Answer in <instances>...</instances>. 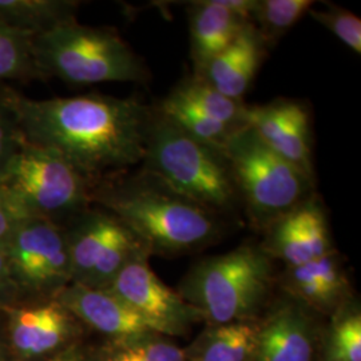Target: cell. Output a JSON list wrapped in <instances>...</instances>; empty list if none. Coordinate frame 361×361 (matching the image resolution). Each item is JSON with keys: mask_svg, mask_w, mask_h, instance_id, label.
<instances>
[{"mask_svg": "<svg viewBox=\"0 0 361 361\" xmlns=\"http://www.w3.org/2000/svg\"><path fill=\"white\" fill-rule=\"evenodd\" d=\"M0 94L23 138L65 158L91 189L142 164L154 110L137 98L31 99L8 85H0Z\"/></svg>", "mask_w": 361, "mask_h": 361, "instance_id": "6da1fadb", "label": "cell"}, {"mask_svg": "<svg viewBox=\"0 0 361 361\" xmlns=\"http://www.w3.org/2000/svg\"><path fill=\"white\" fill-rule=\"evenodd\" d=\"M91 202L121 219L150 255H188L214 244L224 233L219 216L176 193L143 169L97 185Z\"/></svg>", "mask_w": 361, "mask_h": 361, "instance_id": "7a4b0ae2", "label": "cell"}, {"mask_svg": "<svg viewBox=\"0 0 361 361\" xmlns=\"http://www.w3.org/2000/svg\"><path fill=\"white\" fill-rule=\"evenodd\" d=\"M274 265L259 244L197 261L178 284L180 295L207 324L257 320L271 300Z\"/></svg>", "mask_w": 361, "mask_h": 361, "instance_id": "3957f363", "label": "cell"}, {"mask_svg": "<svg viewBox=\"0 0 361 361\" xmlns=\"http://www.w3.org/2000/svg\"><path fill=\"white\" fill-rule=\"evenodd\" d=\"M141 165L171 190L219 217L241 207L224 150L198 141L158 109L150 123Z\"/></svg>", "mask_w": 361, "mask_h": 361, "instance_id": "277c9868", "label": "cell"}, {"mask_svg": "<svg viewBox=\"0 0 361 361\" xmlns=\"http://www.w3.org/2000/svg\"><path fill=\"white\" fill-rule=\"evenodd\" d=\"M34 55L44 80L70 85L146 82L147 67L129 43L109 27L85 26L77 19L34 38Z\"/></svg>", "mask_w": 361, "mask_h": 361, "instance_id": "5b68a950", "label": "cell"}, {"mask_svg": "<svg viewBox=\"0 0 361 361\" xmlns=\"http://www.w3.org/2000/svg\"><path fill=\"white\" fill-rule=\"evenodd\" d=\"M222 150L241 205L257 231L264 232L314 194L313 178L273 152L249 126L237 130Z\"/></svg>", "mask_w": 361, "mask_h": 361, "instance_id": "8992f818", "label": "cell"}, {"mask_svg": "<svg viewBox=\"0 0 361 361\" xmlns=\"http://www.w3.org/2000/svg\"><path fill=\"white\" fill-rule=\"evenodd\" d=\"M27 217L65 226L92 205L91 186L65 158L25 138L0 177Z\"/></svg>", "mask_w": 361, "mask_h": 361, "instance_id": "52a82bcc", "label": "cell"}, {"mask_svg": "<svg viewBox=\"0 0 361 361\" xmlns=\"http://www.w3.org/2000/svg\"><path fill=\"white\" fill-rule=\"evenodd\" d=\"M62 228L71 264V284L109 289L131 259L142 253L150 255L121 219L97 205Z\"/></svg>", "mask_w": 361, "mask_h": 361, "instance_id": "ba28073f", "label": "cell"}, {"mask_svg": "<svg viewBox=\"0 0 361 361\" xmlns=\"http://www.w3.org/2000/svg\"><path fill=\"white\" fill-rule=\"evenodd\" d=\"M3 252L20 298L50 300L71 284L65 231L51 221L22 219Z\"/></svg>", "mask_w": 361, "mask_h": 361, "instance_id": "9c48e42d", "label": "cell"}, {"mask_svg": "<svg viewBox=\"0 0 361 361\" xmlns=\"http://www.w3.org/2000/svg\"><path fill=\"white\" fill-rule=\"evenodd\" d=\"M149 258V253H142L131 259L106 290L129 305L157 334L170 338L189 335L194 324L202 322L201 313L157 277Z\"/></svg>", "mask_w": 361, "mask_h": 361, "instance_id": "30bf717a", "label": "cell"}, {"mask_svg": "<svg viewBox=\"0 0 361 361\" xmlns=\"http://www.w3.org/2000/svg\"><path fill=\"white\" fill-rule=\"evenodd\" d=\"M324 319L292 297L269 301L246 361H314Z\"/></svg>", "mask_w": 361, "mask_h": 361, "instance_id": "8fae6325", "label": "cell"}, {"mask_svg": "<svg viewBox=\"0 0 361 361\" xmlns=\"http://www.w3.org/2000/svg\"><path fill=\"white\" fill-rule=\"evenodd\" d=\"M285 267L302 265L335 250L323 204L316 194L271 222L259 244Z\"/></svg>", "mask_w": 361, "mask_h": 361, "instance_id": "7c38bea8", "label": "cell"}, {"mask_svg": "<svg viewBox=\"0 0 361 361\" xmlns=\"http://www.w3.org/2000/svg\"><path fill=\"white\" fill-rule=\"evenodd\" d=\"M245 125L310 178L314 177L312 162L310 116L305 104L280 98L267 104L246 106Z\"/></svg>", "mask_w": 361, "mask_h": 361, "instance_id": "4fadbf2b", "label": "cell"}, {"mask_svg": "<svg viewBox=\"0 0 361 361\" xmlns=\"http://www.w3.org/2000/svg\"><path fill=\"white\" fill-rule=\"evenodd\" d=\"M7 310L13 348L25 359H46L75 343L78 320L55 298Z\"/></svg>", "mask_w": 361, "mask_h": 361, "instance_id": "5bb4252c", "label": "cell"}, {"mask_svg": "<svg viewBox=\"0 0 361 361\" xmlns=\"http://www.w3.org/2000/svg\"><path fill=\"white\" fill-rule=\"evenodd\" d=\"M54 298L78 322L107 336L111 341L154 332L129 305L110 290L70 284Z\"/></svg>", "mask_w": 361, "mask_h": 361, "instance_id": "9a60e30c", "label": "cell"}, {"mask_svg": "<svg viewBox=\"0 0 361 361\" xmlns=\"http://www.w3.org/2000/svg\"><path fill=\"white\" fill-rule=\"evenodd\" d=\"M268 43L253 23H246L237 38L202 70L194 73L213 89L234 101H243L267 56Z\"/></svg>", "mask_w": 361, "mask_h": 361, "instance_id": "2e32d148", "label": "cell"}, {"mask_svg": "<svg viewBox=\"0 0 361 361\" xmlns=\"http://www.w3.org/2000/svg\"><path fill=\"white\" fill-rule=\"evenodd\" d=\"M246 22L225 7L222 0L189 3L190 51L195 73L219 52L224 51L241 32Z\"/></svg>", "mask_w": 361, "mask_h": 361, "instance_id": "e0dca14e", "label": "cell"}, {"mask_svg": "<svg viewBox=\"0 0 361 361\" xmlns=\"http://www.w3.org/2000/svg\"><path fill=\"white\" fill-rule=\"evenodd\" d=\"M257 320L207 324L185 347L186 361H246L257 334Z\"/></svg>", "mask_w": 361, "mask_h": 361, "instance_id": "ac0fdd59", "label": "cell"}, {"mask_svg": "<svg viewBox=\"0 0 361 361\" xmlns=\"http://www.w3.org/2000/svg\"><path fill=\"white\" fill-rule=\"evenodd\" d=\"M314 361H361V307L352 297L324 322Z\"/></svg>", "mask_w": 361, "mask_h": 361, "instance_id": "d6986e66", "label": "cell"}, {"mask_svg": "<svg viewBox=\"0 0 361 361\" xmlns=\"http://www.w3.org/2000/svg\"><path fill=\"white\" fill-rule=\"evenodd\" d=\"M79 4L74 0H0V20L37 37L75 20Z\"/></svg>", "mask_w": 361, "mask_h": 361, "instance_id": "ffe728a7", "label": "cell"}, {"mask_svg": "<svg viewBox=\"0 0 361 361\" xmlns=\"http://www.w3.org/2000/svg\"><path fill=\"white\" fill-rule=\"evenodd\" d=\"M34 38L0 20V85L7 80H44L35 62Z\"/></svg>", "mask_w": 361, "mask_h": 361, "instance_id": "44dd1931", "label": "cell"}, {"mask_svg": "<svg viewBox=\"0 0 361 361\" xmlns=\"http://www.w3.org/2000/svg\"><path fill=\"white\" fill-rule=\"evenodd\" d=\"M173 92L186 104L219 122L238 129L246 126V104L225 97L201 78L194 75L185 79Z\"/></svg>", "mask_w": 361, "mask_h": 361, "instance_id": "7402d4cb", "label": "cell"}, {"mask_svg": "<svg viewBox=\"0 0 361 361\" xmlns=\"http://www.w3.org/2000/svg\"><path fill=\"white\" fill-rule=\"evenodd\" d=\"M158 111L168 116L178 128L190 134L198 141L209 143L219 149H224L225 143L237 130L243 128H233L219 122L210 116H205L193 106L182 101L173 91L161 102Z\"/></svg>", "mask_w": 361, "mask_h": 361, "instance_id": "603a6c76", "label": "cell"}, {"mask_svg": "<svg viewBox=\"0 0 361 361\" xmlns=\"http://www.w3.org/2000/svg\"><path fill=\"white\" fill-rule=\"evenodd\" d=\"M102 361H186L185 350L173 338L150 332L111 341Z\"/></svg>", "mask_w": 361, "mask_h": 361, "instance_id": "cb8c5ba5", "label": "cell"}, {"mask_svg": "<svg viewBox=\"0 0 361 361\" xmlns=\"http://www.w3.org/2000/svg\"><path fill=\"white\" fill-rule=\"evenodd\" d=\"M313 4L312 0H256L252 23L271 47L308 13Z\"/></svg>", "mask_w": 361, "mask_h": 361, "instance_id": "d4e9b609", "label": "cell"}, {"mask_svg": "<svg viewBox=\"0 0 361 361\" xmlns=\"http://www.w3.org/2000/svg\"><path fill=\"white\" fill-rule=\"evenodd\" d=\"M308 265L322 286L334 313L355 297L343 259L336 249L322 257L308 261Z\"/></svg>", "mask_w": 361, "mask_h": 361, "instance_id": "484cf974", "label": "cell"}, {"mask_svg": "<svg viewBox=\"0 0 361 361\" xmlns=\"http://www.w3.org/2000/svg\"><path fill=\"white\" fill-rule=\"evenodd\" d=\"M308 13L312 19L329 30L352 51L360 55L361 20L359 16L332 3H325V8L322 10L312 7Z\"/></svg>", "mask_w": 361, "mask_h": 361, "instance_id": "4316f807", "label": "cell"}, {"mask_svg": "<svg viewBox=\"0 0 361 361\" xmlns=\"http://www.w3.org/2000/svg\"><path fill=\"white\" fill-rule=\"evenodd\" d=\"M22 140L23 135L19 130L13 110L4 102L0 94V177L13 159Z\"/></svg>", "mask_w": 361, "mask_h": 361, "instance_id": "83f0119b", "label": "cell"}, {"mask_svg": "<svg viewBox=\"0 0 361 361\" xmlns=\"http://www.w3.org/2000/svg\"><path fill=\"white\" fill-rule=\"evenodd\" d=\"M27 219L23 210L18 207L13 197L0 185V250L11 240L18 224Z\"/></svg>", "mask_w": 361, "mask_h": 361, "instance_id": "f1b7e54d", "label": "cell"}, {"mask_svg": "<svg viewBox=\"0 0 361 361\" xmlns=\"http://www.w3.org/2000/svg\"><path fill=\"white\" fill-rule=\"evenodd\" d=\"M20 298L19 290L13 281L7 257L0 250V307L10 308Z\"/></svg>", "mask_w": 361, "mask_h": 361, "instance_id": "f546056e", "label": "cell"}, {"mask_svg": "<svg viewBox=\"0 0 361 361\" xmlns=\"http://www.w3.org/2000/svg\"><path fill=\"white\" fill-rule=\"evenodd\" d=\"M42 361H102V352L74 343Z\"/></svg>", "mask_w": 361, "mask_h": 361, "instance_id": "4dcf8cb0", "label": "cell"}, {"mask_svg": "<svg viewBox=\"0 0 361 361\" xmlns=\"http://www.w3.org/2000/svg\"><path fill=\"white\" fill-rule=\"evenodd\" d=\"M0 361H3V357H1V350H0Z\"/></svg>", "mask_w": 361, "mask_h": 361, "instance_id": "1f68e13d", "label": "cell"}]
</instances>
